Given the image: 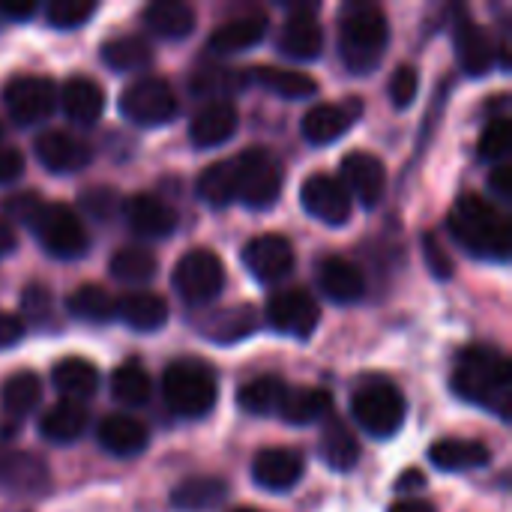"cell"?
Instances as JSON below:
<instances>
[{
    "mask_svg": "<svg viewBox=\"0 0 512 512\" xmlns=\"http://www.w3.org/2000/svg\"><path fill=\"white\" fill-rule=\"evenodd\" d=\"M453 390L459 399L507 417L512 399L510 360L486 345L465 348L453 369Z\"/></svg>",
    "mask_w": 512,
    "mask_h": 512,
    "instance_id": "6da1fadb",
    "label": "cell"
},
{
    "mask_svg": "<svg viewBox=\"0 0 512 512\" xmlns=\"http://www.w3.org/2000/svg\"><path fill=\"white\" fill-rule=\"evenodd\" d=\"M447 228H450L453 240L459 246H465L471 255L501 261V264L510 261V219L495 204H489L483 195H474V192L462 195L450 210Z\"/></svg>",
    "mask_w": 512,
    "mask_h": 512,
    "instance_id": "7a4b0ae2",
    "label": "cell"
},
{
    "mask_svg": "<svg viewBox=\"0 0 512 512\" xmlns=\"http://www.w3.org/2000/svg\"><path fill=\"white\" fill-rule=\"evenodd\" d=\"M390 42V24L375 3H348L339 12V45L342 60L354 75L372 72Z\"/></svg>",
    "mask_w": 512,
    "mask_h": 512,
    "instance_id": "3957f363",
    "label": "cell"
},
{
    "mask_svg": "<svg viewBox=\"0 0 512 512\" xmlns=\"http://www.w3.org/2000/svg\"><path fill=\"white\" fill-rule=\"evenodd\" d=\"M15 210L36 231L45 252H51L54 258L72 261L87 252V228L69 204H48L36 195H24L21 201H15Z\"/></svg>",
    "mask_w": 512,
    "mask_h": 512,
    "instance_id": "277c9868",
    "label": "cell"
},
{
    "mask_svg": "<svg viewBox=\"0 0 512 512\" xmlns=\"http://www.w3.org/2000/svg\"><path fill=\"white\" fill-rule=\"evenodd\" d=\"M216 375L201 360H177L162 375L165 405L186 420L207 417L216 405Z\"/></svg>",
    "mask_w": 512,
    "mask_h": 512,
    "instance_id": "5b68a950",
    "label": "cell"
},
{
    "mask_svg": "<svg viewBox=\"0 0 512 512\" xmlns=\"http://www.w3.org/2000/svg\"><path fill=\"white\" fill-rule=\"evenodd\" d=\"M351 411H354V420L375 438H393L402 423H405V396L396 384H387V381H372V384H363L354 399H351Z\"/></svg>",
    "mask_w": 512,
    "mask_h": 512,
    "instance_id": "8992f818",
    "label": "cell"
},
{
    "mask_svg": "<svg viewBox=\"0 0 512 512\" xmlns=\"http://www.w3.org/2000/svg\"><path fill=\"white\" fill-rule=\"evenodd\" d=\"M234 159H237V201H243L255 210L273 207L282 195L279 162L261 147L243 150Z\"/></svg>",
    "mask_w": 512,
    "mask_h": 512,
    "instance_id": "52a82bcc",
    "label": "cell"
},
{
    "mask_svg": "<svg viewBox=\"0 0 512 512\" xmlns=\"http://www.w3.org/2000/svg\"><path fill=\"white\" fill-rule=\"evenodd\" d=\"M120 111L138 126H162L180 111V102L165 78L144 75L120 93Z\"/></svg>",
    "mask_w": 512,
    "mask_h": 512,
    "instance_id": "ba28073f",
    "label": "cell"
},
{
    "mask_svg": "<svg viewBox=\"0 0 512 512\" xmlns=\"http://www.w3.org/2000/svg\"><path fill=\"white\" fill-rule=\"evenodd\" d=\"M171 282L186 303H207L225 288V267L216 252L192 249L177 261Z\"/></svg>",
    "mask_w": 512,
    "mask_h": 512,
    "instance_id": "9c48e42d",
    "label": "cell"
},
{
    "mask_svg": "<svg viewBox=\"0 0 512 512\" xmlns=\"http://www.w3.org/2000/svg\"><path fill=\"white\" fill-rule=\"evenodd\" d=\"M3 102L18 126L42 123L57 105V87L42 75H18L3 87Z\"/></svg>",
    "mask_w": 512,
    "mask_h": 512,
    "instance_id": "30bf717a",
    "label": "cell"
},
{
    "mask_svg": "<svg viewBox=\"0 0 512 512\" xmlns=\"http://www.w3.org/2000/svg\"><path fill=\"white\" fill-rule=\"evenodd\" d=\"M267 324L285 336L309 339L321 324V309L309 291L288 288V291H279L267 300Z\"/></svg>",
    "mask_w": 512,
    "mask_h": 512,
    "instance_id": "8fae6325",
    "label": "cell"
},
{
    "mask_svg": "<svg viewBox=\"0 0 512 512\" xmlns=\"http://www.w3.org/2000/svg\"><path fill=\"white\" fill-rule=\"evenodd\" d=\"M300 201L309 216L327 222V225H345L351 219V195L342 186V180L330 174H312L300 186Z\"/></svg>",
    "mask_w": 512,
    "mask_h": 512,
    "instance_id": "7c38bea8",
    "label": "cell"
},
{
    "mask_svg": "<svg viewBox=\"0 0 512 512\" xmlns=\"http://www.w3.org/2000/svg\"><path fill=\"white\" fill-rule=\"evenodd\" d=\"M243 264L258 282L273 285L294 270V246L282 234H261L243 249Z\"/></svg>",
    "mask_w": 512,
    "mask_h": 512,
    "instance_id": "4fadbf2b",
    "label": "cell"
},
{
    "mask_svg": "<svg viewBox=\"0 0 512 512\" xmlns=\"http://www.w3.org/2000/svg\"><path fill=\"white\" fill-rule=\"evenodd\" d=\"M306 471V459L300 450L291 447H270L261 450L252 462V480L267 492H288L300 483Z\"/></svg>",
    "mask_w": 512,
    "mask_h": 512,
    "instance_id": "5bb4252c",
    "label": "cell"
},
{
    "mask_svg": "<svg viewBox=\"0 0 512 512\" xmlns=\"http://www.w3.org/2000/svg\"><path fill=\"white\" fill-rule=\"evenodd\" d=\"M453 42H456V57L468 75H486L495 63V45L489 33L471 18L468 9H456L453 21Z\"/></svg>",
    "mask_w": 512,
    "mask_h": 512,
    "instance_id": "9a60e30c",
    "label": "cell"
},
{
    "mask_svg": "<svg viewBox=\"0 0 512 512\" xmlns=\"http://www.w3.org/2000/svg\"><path fill=\"white\" fill-rule=\"evenodd\" d=\"M342 180L351 198H360L366 207H375L387 189V168L378 156L354 150L342 159Z\"/></svg>",
    "mask_w": 512,
    "mask_h": 512,
    "instance_id": "2e32d148",
    "label": "cell"
},
{
    "mask_svg": "<svg viewBox=\"0 0 512 512\" xmlns=\"http://www.w3.org/2000/svg\"><path fill=\"white\" fill-rule=\"evenodd\" d=\"M279 51L294 60H318L324 54V27L309 6L288 15L279 33Z\"/></svg>",
    "mask_w": 512,
    "mask_h": 512,
    "instance_id": "e0dca14e",
    "label": "cell"
},
{
    "mask_svg": "<svg viewBox=\"0 0 512 512\" xmlns=\"http://www.w3.org/2000/svg\"><path fill=\"white\" fill-rule=\"evenodd\" d=\"M36 156L39 162L54 174H72L90 165L93 150L84 138L69 132H45L36 138Z\"/></svg>",
    "mask_w": 512,
    "mask_h": 512,
    "instance_id": "ac0fdd59",
    "label": "cell"
},
{
    "mask_svg": "<svg viewBox=\"0 0 512 512\" xmlns=\"http://www.w3.org/2000/svg\"><path fill=\"white\" fill-rule=\"evenodd\" d=\"M126 219L135 234L150 237V240H162V237L174 234V228H177V210L153 192L132 195L126 201Z\"/></svg>",
    "mask_w": 512,
    "mask_h": 512,
    "instance_id": "d6986e66",
    "label": "cell"
},
{
    "mask_svg": "<svg viewBox=\"0 0 512 512\" xmlns=\"http://www.w3.org/2000/svg\"><path fill=\"white\" fill-rule=\"evenodd\" d=\"M318 285L333 303H357L366 297L363 270L339 255H330L318 264Z\"/></svg>",
    "mask_w": 512,
    "mask_h": 512,
    "instance_id": "ffe728a7",
    "label": "cell"
},
{
    "mask_svg": "<svg viewBox=\"0 0 512 512\" xmlns=\"http://www.w3.org/2000/svg\"><path fill=\"white\" fill-rule=\"evenodd\" d=\"M57 96H60V108L66 111V117L84 126L96 123L105 111V90L87 75L66 78Z\"/></svg>",
    "mask_w": 512,
    "mask_h": 512,
    "instance_id": "44dd1931",
    "label": "cell"
},
{
    "mask_svg": "<svg viewBox=\"0 0 512 512\" xmlns=\"http://www.w3.org/2000/svg\"><path fill=\"white\" fill-rule=\"evenodd\" d=\"M237 132V108L225 99L207 102L189 123V135L198 147H219Z\"/></svg>",
    "mask_w": 512,
    "mask_h": 512,
    "instance_id": "7402d4cb",
    "label": "cell"
},
{
    "mask_svg": "<svg viewBox=\"0 0 512 512\" xmlns=\"http://www.w3.org/2000/svg\"><path fill=\"white\" fill-rule=\"evenodd\" d=\"M357 105H339V102H321L303 114V138L309 144H333L342 138L354 123Z\"/></svg>",
    "mask_w": 512,
    "mask_h": 512,
    "instance_id": "603a6c76",
    "label": "cell"
},
{
    "mask_svg": "<svg viewBox=\"0 0 512 512\" xmlns=\"http://www.w3.org/2000/svg\"><path fill=\"white\" fill-rule=\"evenodd\" d=\"M99 444L111 453V456H138L147 450L150 444V432L141 420L129 417V414H111L99 423Z\"/></svg>",
    "mask_w": 512,
    "mask_h": 512,
    "instance_id": "cb8c5ba5",
    "label": "cell"
},
{
    "mask_svg": "<svg viewBox=\"0 0 512 512\" xmlns=\"http://www.w3.org/2000/svg\"><path fill=\"white\" fill-rule=\"evenodd\" d=\"M267 33V15L261 12H243L219 24L210 36V48L219 54H237L252 45H258Z\"/></svg>",
    "mask_w": 512,
    "mask_h": 512,
    "instance_id": "d4e9b609",
    "label": "cell"
},
{
    "mask_svg": "<svg viewBox=\"0 0 512 512\" xmlns=\"http://www.w3.org/2000/svg\"><path fill=\"white\" fill-rule=\"evenodd\" d=\"M429 459L435 468L459 474V471L486 468L492 462V450L480 441H471V438H444V441L432 444Z\"/></svg>",
    "mask_w": 512,
    "mask_h": 512,
    "instance_id": "484cf974",
    "label": "cell"
},
{
    "mask_svg": "<svg viewBox=\"0 0 512 512\" xmlns=\"http://www.w3.org/2000/svg\"><path fill=\"white\" fill-rule=\"evenodd\" d=\"M150 33L162 39H183L195 30V9L183 0H156L141 12Z\"/></svg>",
    "mask_w": 512,
    "mask_h": 512,
    "instance_id": "4316f807",
    "label": "cell"
},
{
    "mask_svg": "<svg viewBox=\"0 0 512 512\" xmlns=\"http://www.w3.org/2000/svg\"><path fill=\"white\" fill-rule=\"evenodd\" d=\"M84 429H87V408L69 399L51 405L39 420V432L51 444H72L84 435Z\"/></svg>",
    "mask_w": 512,
    "mask_h": 512,
    "instance_id": "83f0119b",
    "label": "cell"
},
{
    "mask_svg": "<svg viewBox=\"0 0 512 512\" xmlns=\"http://www.w3.org/2000/svg\"><path fill=\"white\" fill-rule=\"evenodd\" d=\"M117 315L138 333H153L165 327L168 321V303L165 297L153 291H132L123 300H117Z\"/></svg>",
    "mask_w": 512,
    "mask_h": 512,
    "instance_id": "f1b7e54d",
    "label": "cell"
},
{
    "mask_svg": "<svg viewBox=\"0 0 512 512\" xmlns=\"http://www.w3.org/2000/svg\"><path fill=\"white\" fill-rule=\"evenodd\" d=\"M51 381L63 393V399L81 402L99 390V369L84 357H66L51 369Z\"/></svg>",
    "mask_w": 512,
    "mask_h": 512,
    "instance_id": "f546056e",
    "label": "cell"
},
{
    "mask_svg": "<svg viewBox=\"0 0 512 512\" xmlns=\"http://www.w3.org/2000/svg\"><path fill=\"white\" fill-rule=\"evenodd\" d=\"M321 456L333 471H351L360 462V444L357 435L348 429L345 420L327 417L321 429Z\"/></svg>",
    "mask_w": 512,
    "mask_h": 512,
    "instance_id": "4dcf8cb0",
    "label": "cell"
},
{
    "mask_svg": "<svg viewBox=\"0 0 512 512\" xmlns=\"http://www.w3.org/2000/svg\"><path fill=\"white\" fill-rule=\"evenodd\" d=\"M228 495V483L219 477H189L171 492V507L177 512H207L219 507Z\"/></svg>",
    "mask_w": 512,
    "mask_h": 512,
    "instance_id": "1f68e13d",
    "label": "cell"
},
{
    "mask_svg": "<svg viewBox=\"0 0 512 512\" xmlns=\"http://www.w3.org/2000/svg\"><path fill=\"white\" fill-rule=\"evenodd\" d=\"M246 78H252L255 84L285 96V99H306L318 93V81L309 72H297V69H285V66H255L246 69Z\"/></svg>",
    "mask_w": 512,
    "mask_h": 512,
    "instance_id": "d6a6232c",
    "label": "cell"
},
{
    "mask_svg": "<svg viewBox=\"0 0 512 512\" xmlns=\"http://www.w3.org/2000/svg\"><path fill=\"white\" fill-rule=\"evenodd\" d=\"M330 408H333V399L327 390L297 387V390H285L279 414L291 426H309V423H318L321 417H330Z\"/></svg>",
    "mask_w": 512,
    "mask_h": 512,
    "instance_id": "836d02e7",
    "label": "cell"
},
{
    "mask_svg": "<svg viewBox=\"0 0 512 512\" xmlns=\"http://www.w3.org/2000/svg\"><path fill=\"white\" fill-rule=\"evenodd\" d=\"M48 480V471L39 459L27 453H0V486L9 492H36Z\"/></svg>",
    "mask_w": 512,
    "mask_h": 512,
    "instance_id": "e575fe53",
    "label": "cell"
},
{
    "mask_svg": "<svg viewBox=\"0 0 512 512\" xmlns=\"http://www.w3.org/2000/svg\"><path fill=\"white\" fill-rule=\"evenodd\" d=\"M99 54L117 72H135V69H144L153 60L150 42L141 39V36H135V33H120V36L105 39L102 48H99Z\"/></svg>",
    "mask_w": 512,
    "mask_h": 512,
    "instance_id": "d590c367",
    "label": "cell"
},
{
    "mask_svg": "<svg viewBox=\"0 0 512 512\" xmlns=\"http://www.w3.org/2000/svg\"><path fill=\"white\" fill-rule=\"evenodd\" d=\"M66 309L87 324H108L117 318V297L102 285H81L69 294Z\"/></svg>",
    "mask_w": 512,
    "mask_h": 512,
    "instance_id": "8d00e7d4",
    "label": "cell"
},
{
    "mask_svg": "<svg viewBox=\"0 0 512 512\" xmlns=\"http://www.w3.org/2000/svg\"><path fill=\"white\" fill-rule=\"evenodd\" d=\"M285 381L276 375H261L252 378L249 384H243L237 390V405L255 417H267V414H279V405L285 399Z\"/></svg>",
    "mask_w": 512,
    "mask_h": 512,
    "instance_id": "74e56055",
    "label": "cell"
},
{
    "mask_svg": "<svg viewBox=\"0 0 512 512\" xmlns=\"http://www.w3.org/2000/svg\"><path fill=\"white\" fill-rule=\"evenodd\" d=\"M198 195L210 207H225L237 201V159L231 156V159L207 165L198 177Z\"/></svg>",
    "mask_w": 512,
    "mask_h": 512,
    "instance_id": "f35d334b",
    "label": "cell"
},
{
    "mask_svg": "<svg viewBox=\"0 0 512 512\" xmlns=\"http://www.w3.org/2000/svg\"><path fill=\"white\" fill-rule=\"evenodd\" d=\"M42 399V381L33 375V372H15L3 381L0 387V402H3V411L9 417H27L36 411Z\"/></svg>",
    "mask_w": 512,
    "mask_h": 512,
    "instance_id": "ab89813d",
    "label": "cell"
},
{
    "mask_svg": "<svg viewBox=\"0 0 512 512\" xmlns=\"http://www.w3.org/2000/svg\"><path fill=\"white\" fill-rule=\"evenodd\" d=\"M156 270H159V261L144 246H123L111 255V276L126 285L150 282L156 276Z\"/></svg>",
    "mask_w": 512,
    "mask_h": 512,
    "instance_id": "60d3db41",
    "label": "cell"
},
{
    "mask_svg": "<svg viewBox=\"0 0 512 512\" xmlns=\"http://www.w3.org/2000/svg\"><path fill=\"white\" fill-rule=\"evenodd\" d=\"M111 393L120 405L126 408H138L150 399L153 393V381L147 375L144 366L138 363H123L111 372Z\"/></svg>",
    "mask_w": 512,
    "mask_h": 512,
    "instance_id": "b9f144b4",
    "label": "cell"
},
{
    "mask_svg": "<svg viewBox=\"0 0 512 512\" xmlns=\"http://www.w3.org/2000/svg\"><path fill=\"white\" fill-rule=\"evenodd\" d=\"M258 321H255V312L249 306H237V309H228V312H219L213 315L207 324H204V333L213 339V342H240L246 339L249 333H255Z\"/></svg>",
    "mask_w": 512,
    "mask_h": 512,
    "instance_id": "7bdbcfd3",
    "label": "cell"
},
{
    "mask_svg": "<svg viewBox=\"0 0 512 512\" xmlns=\"http://www.w3.org/2000/svg\"><path fill=\"white\" fill-rule=\"evenodd\" d=\"M93 12H96V3L93 0H51L45 6L48 24L51 27H60V30H72V27L84 24Z\"/></svg>",
    "mask_w": 512,
    "mask_h": 512,
    "instance_id": "ee69618b",
    "label": "cell"
},
{
    "mask_svg": "<svg viewBox=\"0 0 512 512\" xmlns=\"http://www.w3.org/2000/svg\"><path fill=\"white\" fill-rule=\"evenodd\" d=\"M512 147V123L507 117L492 120L480 135V156L489 162H504Z\"/></svg>",
    "mask_w": 512,
    "mask_h": 512,
    "instance_id": "f6af8a7d",
    "label": "cell"
},
{
    "mask_svg": "<svg viewBox=\"0 0 512 512\" xmlns=\"http://www.w3.org/2000/svg\"><path fill=\"white\" fill-rule=\"evenodd\" d=\"M246 75H240L237 69H198L192 78V90L204 93V96H225V90L243 84Z\"/></svg>",
    "mask_w": 512,
    "mask_h": 512,
    "instance_id": "bcb514c9",
    "label": "cell"
},
{
    "mask_svg": "<svg viewBox=\"0 0 512 512\" xmlns=\"http://www.w3.org/2000/svg\"><path fill=\"white\" fill-rule=\"evenodd\" d=\"M417 90H420V75L414 66H399L390 78V99L396 108H408L414 99H417Z\"/></svg>",
    "mask_w": 512,
    "mask_h": 512,
    "instance_id": "7dc6e473",
    "label": "cell"
},
{
    "mask_svg": "<svg viewBox=\"0 0 512 512\" xmlns=\"http://www.w3.org/2000/svg\"><path fill=\"white\" fill-rule=\"evenodd\" d=\"M24 174V156L15 147H0V183H12Z\"/></svg>",
    "mask_w": 512,
    "mask_h": 512,
    "instance_id": "c3c4849f",
    "label": "cell"
},
{
    "mask_svg": "<svg viewBox=\"0 0 512 512\" xmlns=\"http://www.w3.org/2000/svg\"><path fill=\"white\" fill-rule=\"evenodd\" d=\"M21 336H24V321L18 315H12V312H3L0 309V351L18 345Z\"/></svg>",
    "mask_w": 512,
    "mask_h": 512,
    "instance_id": "681fc988",
    "label": "cell"
},
{
    "mask_svg": "<svg viewBox=\"0 0 512 512\" xmlns=\"http://www.w3.org/2000/svg\"><path fill=\"white\" fill-rule=\"evenodd\" d=\"M426 258L432 261V273H435V276H444V279H447V276L453 273L447 252H444V249H438V240H435L432 234L426 237Z\"/></svg>",
    "mask_w": 512,
    "mask_h": 512,
    "instance_id": "f907efd6",
    "label": "cell"
},
{
    "mask_svg": "<svg viewBox=\"0 0 512 512\" xmlns=\"http://www.w3.org/2000/svg\"><path fill=\"white\" fill-rule=\"evenodd\" d=\"M36 12V0H0V18L24 21Z\"/></svg>",
    "mask_w": 512,
    "mask_h": 512,
    "instance_id": "816d5d0a",
    "label": "cell"
},
{
    "mask_svg": "<svg viewBox=\"0 0 512 512\" xmlns=\"http://www.w3.org/2000/svg\"><path fill=\"white\" fill-rule=\"evenodd\" d=\"M492 186H495V192L501 195V198H510L512 195V168L507 162H501L498 168H495V174H492Z\"/></svg>",
    "mask_w": 512,
    "mask_h": 512,
    "instance_id": "f5cc1de1",
    "label": "cell"
},
{
    "mask_svg": "<svg viewBox=\"0 0 512 512\" xmlns=\"http://www.w3.org/2000/svg\"><path fill=\"white\" fill-rule=\"evenodd\" d=\"M15 249V231L6 219H0V258Z\"/></svg>",
    "mask_w": 512,
    "mask_h": 512,
    "instance_id": "db71d44e",
    "label": "cell"
},
{
    "mask_svg": "<svg viewBox=\"0 0 512 512\" xmlns=\"http://www.w3.org/2000/svg\"><path fill=\"white\" fill-rule=\"evenodd\" d=\"M390 512H435V507H432V504H426V501L411 498V501H399V504H393Z\"/></svg>",
    "mask_w": 512,
    "mask_h": 512,
    "instance_id": "11a10c76",
    "label": "cell"
},
{
    "mask_svg": "<svg viewBox=\"0 0 512 512\" xmlns=\"http://www.w3.org/2000/svg\"><path fill=\"white\" fill-rule=\"evenodd\" d=\"M426 486V477L420 471H405L402 474V483H399V492H408V489H423Z\"/></svg>",
    "mask_w": 512,
    "mask_h": 512,
    "instance_id": "9f6ffc18",
    "label": "cell"
},
{
    "mask_svg": "<svg viewBox=\"0 0 512 512\" xmlns=\"http://www.w3.org/2000/svg\"><path fill=\"white\" fill-rule=\"evenodd\" d=\"M231 512H258V510H249V507H240V510H231Z\"/></svg>",
    "mask_w": 512,
    "mask_h": 512,
    "instance_id": "6f0895ef",
    "label": "cell"
},
{
    "mask_svg": "<svg viewBox=\"0 0 512 512\" xmlns=\"http://www.w3.org/2000/svg\"><path fill=\"white\" fill-rule=\"evenodd\" d=\"M0 135H3V126H0Z\"/></svg>",
    "mask_w": 512,
    "mask_h": 512,
    "instance_id": "680465c9",
    "label": "cell"
}]
</instances>
